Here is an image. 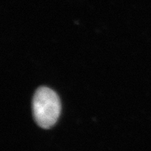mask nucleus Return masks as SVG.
I'll use <instances>...</instances> for the list:
<instances>
[{
  "label": "nucleus",
  "mask_w": 151,
  "mask_h": 151,
  "mask_svg": "<svg viewBox=\"0 0 151 151\" xmlns=\"http://www.w3.org/2000/svg\"><path fill=\"white\" fill-rule=\"evenodd\" d=\"M32 111L34 118L38 125L43 129H48L56 123L60 117V98L50 88H39L34 95Z\"/></svg>",
  "instance_id": "obj_1"
}]
</instances>
